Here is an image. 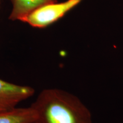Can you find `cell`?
<instances>
[{"instance_id": "1", "label": "cell", "mask_w": 123, "mask_h": 123, "mask_svg": "<svg viewBox=\"0 0 123 123\" xmlns=\"http://www.w3.org/2000/svg\"><path fill=\"white\" fill-rule=\"evenodd\" d=\"M31 107L37 113L31 123H92L91 113L79 98L60 89L43 90Z\"/></svg>"}, {"instance_id": "2", "label": "cell", "mask_w": 123, "mask_h": 123, "mask_svg": "<svg viewBox=\"0 0 123 123\" xmlns=\"http://www.w3.org/2000/svg\"><path fill=\"white\" fill-rule=\"evenodd\" d=\"M83 1L67 0L45 4L30 12L20 21L35 28H44L56 22Z\"/></svg>"}, {"instance_id": "3", "label": "cell", "mask_w": 123, "mask_h": 123, "mask_svg": "<svg viewBox=\"0 0 123 123\" xmlns=\"http://www.w3.org/2000/svg\"><path fill=\"white\" fill-rule=\"evenodd\" d=\"M31 87L20 86L0 79V111L14 108L21 101L34 94Z\"/></svg>"}, {"instance_id": "4", "label": "cell", "mask_w": 123, "mask_h": 123, "mask_svg": "<svg viewBox=\"0 0 123 123\" xmlns=\"http://www.w3.org/2000/svg\"><path fill=\"white\" fill-rule=\"evenodd\" d=\"M36 118V112L31 106L0 111V123H31Z\"/></svg>"}, {"instance_id": "5", "label": "cell", "mask_w": 123, "mask_h": 123, "mask_svg": "<svg viewBox=\"0 0 123 123\" xmlns=\"http://www.w3.org/2000/svg\"><path fill=\"white\" fill-rule=\"evenodd\" d=\"M12 10L9 17L12 21H21L23 17L41 6L56 2L57 0H10Z\"/></svg>"}, {"instance_id": "6", "label": "cell", "mask_w": 123, "mask_h": 123, "mask_svg": "<svg viewBox=\"0 0 123 123\" xmlns=\"http://www.w3.org/2000/svg\"><path fill=\"white\" fill-rule=\"evenodd\" d=\"M0 1H1V0H0Z\"/></svg>"}]
</instances>
